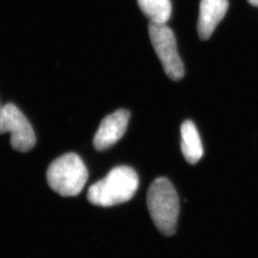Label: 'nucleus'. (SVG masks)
I'll return each mask as SVG.
<instances>
[{"instance_id": "nucleus-5", "label": "nucleus", "mask_w": 258, "mask_h": 258, "mask_svg": "<svg viewBox=\"0 0 258 258\" xmlns=\"http://www.w3.org/2000/svg\"><path fill=\"white\" fill-rule=\"evenodd\" d=\"M8 132L11 146L19 152L30 151L36 145L35 131L19 108L8 103L0 109V134Z\"/></svg>"}, {"instance_id": "nucleus-6", "label": "nucleus", "mask_w": 258, "mask_h": 258, "mask_svg": "<svg viewBox=\"0 0 258 258\" xmlns=\"http://www.w3.org/2000/svg\"><path fill=\"white\" fill-rule=\"evenodd\" d=\"M130 114L125 109H119L102 120L93 140L97 150H105L114 146L125 133Z\"/></svg>"}, {"instance_id": "nucleus-10", "label": "nucleus", "mask_w": 258, "mask_h": 258, "mask_svg": "<svg viewBox=\"0 0 258 258\" xmlns=\"http://www.w3.org/2000/svg\"><path fill=\"white\" fill-rule=\"evenodd\" d=\"M249 2L251 5L258 7V0H249Z\"/></svg>"}, {"instance_id": "nucleus-1", "label": "nucleus", "mask_w": 258, "mask_h": 258, "mask_svg": "<svg viewBox=\"0 0 258 258\" xmlns=\"http://www.w3.org/2000/svg\"><path fill=\"white\" fill-rule=\"evenodd\" d=\"M136 171L126 166H117L88 189L87 199L99 207H113L129 201L138 189Z\"/></svg>"}, {"instance_id": "nucleus-9", "label": "nucleus", "mask_w": 258, "mask_h": 258, "mask_svg": "<svg viewBox=\"0 0 258 258\" xmlns=\"http://www.w3.org/2000/svg\"><path fill=\"white\" fill-rule=\"evenodd\" d=\"M139 7L152 23L166 24L171 16L170 0H138Z\"/></svg>"}, {"instance_id": "nucleus-11", "label": "nucleus", "mask_w": 258, "mask_h": 258, "mask_svg": "<svg viewBox=\"0 0 258 258\" xmlns=\"http://www.w3.org/2000/svg\"><path fill=\"white\" fill-rule=\"evenodd\" d=\"M0 109H1V108H0Z\"/></svg>"}, {"instance_id": "nucleus-3", "label": "nucleus", "mask_w": 258, "mask_h": 258, "mask_svg": "<svg viewBox=\"0 0 258 258\" xmlns=\"http://www.w3.org/2000/svg\"><path fill=\"white\" fill-rule=\"evenodd\" d=\"M46 177L49 186L55 192L71 197L83 191L88 179V170L79 155L67 153L49 166Z\"/></svg>"}, {"instance_id": "nucleus-4", "label": "nucleus", "mask_w": 258, "mask_h": 258, "mask_svg": "<svg viewBox=\"0 0 258 258\" xmlns=\"http://www.w3.org/2000/svg\"><path fill=\"white\" fill-rule=\"evenodd\" d=\"M151 43L160 58L166 74L173 81H180L184 75L183 61L177 50L175 36L166 24L149 22Z\"/></svg>"}, {"instance_id": "nucleus-8", "label": "nucleus", "mask_w": 258, "mask_h": 258, "mask_svg": "<svg viewBox=\"0 0 258 258\" xmlns=\"http://www.w3.org/2000/svg\"><path fill=\"white\" fill-rule=\"evenodd\" d=\"M181 149L187 163L195 165L203 157L204 149L200 135L191 120H184L181 126Z\"/></svg>"}, {"instance_id": "nucleus-7", "label": "nucleus", "mask_w": 258, "mask_h": 258, "mask_svg": "<svg viewBox=\"0 0 258 258\" xmlns=\"http://www.w3.org/2000/svg\"><path fill=\"white\" fill-rule=\"evenodd\" d=\"M228 8V0H201L197 31L202 40H207L212 37L215 28L225 17Z\"/></svg>"}, {"instance_id": "nucleus-2", "label": "nucleus", "mask_w": 258, "mask_h": 258, "mask_svg": "<svg viewBox=\"0 0 258 258\" xmlns=\"http://www.w3.org/2000/svg\"><path fill=\"white\" fill-rule=\"evenodd\" d=\"M148 212L161 233L171 236L175 233L180 212L179 197L173 184L165 177L157 178L148 189Z\"/></svg>"}]
</instances>
